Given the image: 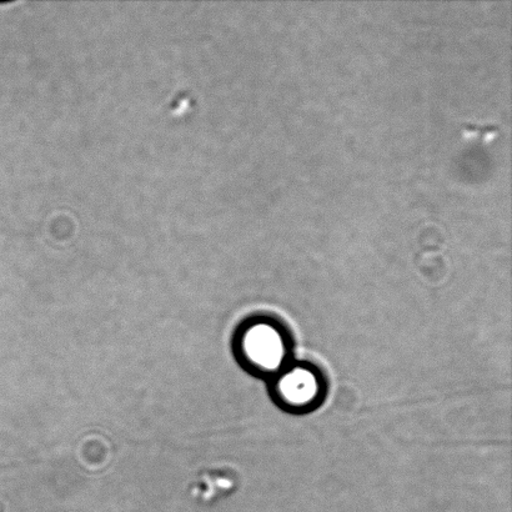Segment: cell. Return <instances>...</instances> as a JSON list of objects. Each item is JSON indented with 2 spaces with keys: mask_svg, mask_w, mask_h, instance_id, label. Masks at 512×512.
<instances>
[{
  "mask_svg": "<svg viewBox=\"0 0 512 512\" xmlns=\"http://www.w3.org/2000/svg\"><path fill=\"white\" fill-rule=\"evenodd\" d=\"M245 356L264 370L279 368L284 359V341L273 326L258 324L250 328L243 338Z\"/></svg>",
  "mask_w": 512,
  "mask_h": 512,
  "instance_id": "1",
  "label": "cell"
},
{
  "mask_svg": "<svg viewBox=\"0 0 512 512\" xmlns=\"http://www.w3.org/2000/svg\"><path fill=\"white\" fill-rule=\"evenodd\" d=\"M280 393L291 404L305 405L318 394V381L310 371L295 369L281 379Z\"/></svg>",
  "mask_w": 512,
  "mask_h": 512,
  "instance_id": "2",
  "label": "cell"
}]
</instances>
